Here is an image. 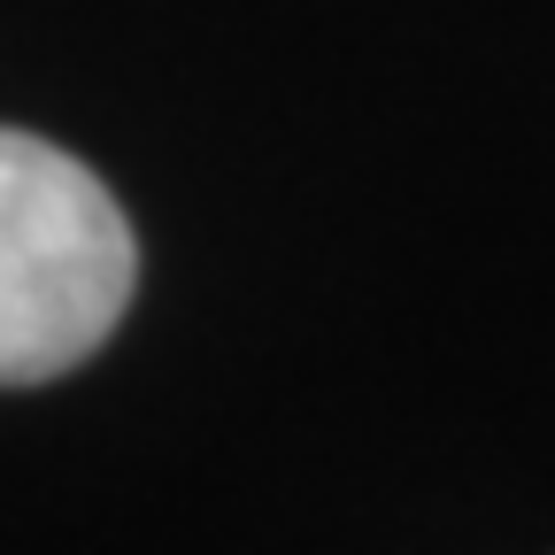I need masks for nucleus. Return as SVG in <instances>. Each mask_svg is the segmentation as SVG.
<instances>
[{
	"label": "nucleus",
	"mask_w": 555,
	"mask_h": 555,
	"mask_svg": "<svg viewBox=\"0 0 555 555\" xmlns=\"http://www.w3.org/2000/svg\"><path fill=\"white\" fill-rule=\"evenodd\" d=\"M139 240L116 193L31 131L0 124V386L78 371L124 324Z\"/></svg>",
	"instance_id": "nucleus-1"
}]
</instances>
